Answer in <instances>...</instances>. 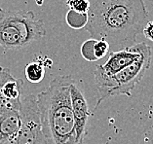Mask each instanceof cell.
Instances as JSON below:
<instances>
[{"mask_svg": "<svg viewBox=\"0 0 153 144\" xmlns=\"http://www.w3.org/2000/svg\"><path fill=\"white\" fill-rule=\"evenodd\" d=\"M139 56L140 53L137 51V44L110 53L105 64L98 65L95 69L94 78L96 85L128 67L139 58Z\"/></svg>", "mask_w": 153, "mask_h": 144, "instance_id": "6", "label": "cell"}, {"mask_svg": "<svg viewBox=\"0 0 153 144\" xmlns=\"http://www.w3.org/2000/svg\"><path fill=\"white\" fill-rule=\"evenodd\" d=\"M43 1L44 0H36V2H37V5H42L43 4Z\"/></svg>", "mask_w": 153, "mask_h": 144, "instance_id": "16", "label": "cell"}, {"mask_svg": "<svg viewBox=\"0 0 153 144\" xmlns=\"http://www.w3.org/2000/svg\"><path fill=\"white\" fill-rule=\"evenodd\" d=\"M70 75H58L36 95L42 132L47 144H81L77 139L70 99Z\"/></svg>", "mask_w": 153, "mask_h": 144, "instance_id": "2", "label": "cell"}, {"mask_svg": "<svg viewBox=\"0 0 153 144\" xmlns=\"http://www.w3.org/2000/svg\"><path fill=\"white\" fill-rule=\"evenodd\" d=\"M88 23L84 27L95 39L110 46L131 47L146 24L144 0H89Z\"/></svg>", "mask_w": 153, "mask_h": 144, "instance_id": "1", "label": "cell"}, {"mask_svg": "<svg viewBox=\"0 0 153 144\" xmlns=\"http://www.w3.org/2000/svg\"><path fill=\"white\" fill-rule=\"evenodd\" d=\"M44 21L31 10L6 11L0 8V46L19 51L45 37Z\"/></svg>", "mask_w": 153, "mask_h": 144, "instance_id": "3", "label": "cell"}, {"mask_svg": "<svg viewBox=\"0 0 153 144\" xmlns=\"http://www.w3.org/2000/svg\"><path fill=\"white\" fill-rule=\"evenodd\" d=\"M110 45L104 39H96L94 43V56L96 61L105 58L109 54Z\"/></svg>", "mask_w": 153, "mask_h": 144, "instance_id": "12", "label": "cell"}, {"mask_svg": "<svg viewBox=\"0 0 153 144\" xmlns=\"http://www.w3.org/2000/svg\"><path fill=\"white\" fill-rule=\"evenodd\" d=\"M137 48L140 56L132 64L110 78L97 84V104L94 110L110 97L119 95L126 97L132 95V92L150 67L152 61L151 48L146 43H137Z\"/></svg>", "mask_w": 153, "mask_h": 144, "instance_id": "4", "label": "cell"}, {"mask_svg": "<svg viewBox=\"0 0 153 144\" xmlns=\"http://www.w3.org/2000/svg\"><path fill=\"white\" fill-rule=\"evenodd\" d=\"M70 99L77 139L81 144H84V138L87 134V123L89 117L91 116V112L84 95L75 81L70 85Z\"/></svg>", "mask_w": 153, "mask_h": 144, "instance_id": "7", "label": "cell"}, {"mask_svg": "<svg viewBox=\"0 0 153 144\" xmlns=\"http://www.w3.org/2000/svg\"><path fill=\"white\" fill-rule=\"evenodd\" d=\"M95 38L88 39L82 44L81 46V55L86 61H96V58L94 56V43Z\"/></svg>", "mask_w": 153, "mask_h": 144, "instance_id": "14", "label": "cell"}, {"mask_svg": "<svg viewBox=\"0 0 153 144\" xmlns=\"http://www.w3.org/2000/svg\"><path fill=\"white\" fill-rule=\"evenodd\" d=\"M22 126L20 111L6 112L0 116V144H6L12 140Z\"/></svg>", "mask_w": 153, "mask_h": 144, "instance_id": "8", "label": "cell"}, {"mask_svg": "<svg viewBox=\"0 0 153 144\" xmlns=\"http://www.w3.org/2000/svg\"><path fill=\"white\" fill-rule=\"evenodd\" d=\"M22 126L16 136L6 144H47L40 123L36 95L30 94L22 98Z\"/></svg>", "mask_w": 153, "mask_h": 144, "instance_id": "5", "label": "cell"}, {"mask_svg": "<svg viewBox=\"0 0 153 144\" xmlns=\"http://www.w3.org/2000/svg\"><path fill=\"white\" fill-rule=\"evenodd\" d=\"M65 3L69 7V10L82 14H88L89 8H90L89 0H66Z\"/></svg>", "mask_w": 153, "mask_h": 144, "instance_id": "13", "label": "cell"}, {"mask_svg": "<svg viewBox=\"0 0 153 144\" xmlns=\"http://www.w3.org/2000/svg\"><path fill=\"white\" fill-rule=\"evenodd\" d=\"M65 21L69 27L73 29L84 28L88 23V14H82L68 10V12L65 15Z\"/></svg>", "mask_w": 153, "mask_h": 144, "instance_id": "11", "label": "cell"}, {"mask_svg": "<svg viewBox=\"0 0 153 144\" xmlns=\"http://www.w3.org/2000/svg\"><path fill=\"white\" fill-rule=\"evenodd\" d=\"M25 74V78L30 83H39L43 80L45 75V67L40 60V57H37L33 61L27 64Z\"/></svg>", "mask_w": 153, "mask_h": 144, "instance_id": "10", "label": "cell"}, {"mask_svg": "<svg viewBox=\"0 0 153 144\" xmlns=\"http://www.w3.org/2000/svg\"><path fill=\"white\" fill-rule=\"evenodd\" d=\"M12 76H13L12 73H11V71L8 68L0 66V116L6 112L13 111V110L20 111L21 109L22 100L21 101L10 100V99H7L4 97V94H3V89H4L6 82Z\"/></svg>", "mask_w": 153, "mask_h": 144, "instance_id": "9", "label": "cell"}, {"mask_svg": "<svg viewBox=\"0 0 153 144\" xmlns=\"http://www.w3.org/2000/svg\"><path fill=\"white\" fill-rule=\"evenodd\" d=\"M143 34L145 36V38H147L148 40L153 42V21L146 23L143 28Z\"/></svg>", "mask_w": 153, "mask_h": 144, "instance_id": "15", "label": "cell"}]
</instances>
